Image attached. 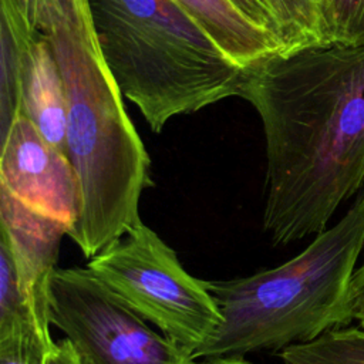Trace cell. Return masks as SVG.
Here are the masks:
<instances>
[{
    "instance_id": "6da1fadb",
    "label": "cell",
    "mask_w": 364,
    "mask_h": 364,
    "mask_svg": "<svg viewBox=\"0 0 364 364\" xmlns=\"http://www.w3.org/2000/svg\"><path fill=\"white\" fill-rule=\"evenodd\" d=\"M240 97L264 132L263 232L284 246L321 233L364 188V46L276 53L246 70Z\"/></svg>"
},
{
    "instance_id": "7a4b0ae2",
    "label": "cell",
    "mask_w": 364,
    "mask_h": 364,
    "mask_svg": "<svg viewBox=\"0 0 364 364\" xmlns=\"http://www.w3.org/2000/svg\"><path fill=\"white\" fill-rule=\"evenodd\" d=\"M38 34L60 68L78 212L67 236L91 259L138 222L151 159L100 50L87 0H40Z\"/></svg>"
},
{
    "instance_id": "3957f363",
    "label": "cell",
    "mask_w": 364,
    "mask_h": 364,
    "mask_svg": "<svg viewBox=\"0 0 364 364\" xmlns=\"http://www.w3.org/2000/svg\"><path fill=\"white\" fill-rule=\"evenodd\" d=\"M363 249L364 188L338 222L290 260L250 276L206 280L222 324L192 358L277 354L351 324L348 293Z\"/></svg>"
},
{
    "instance_id": "277c9868",
    "label": "cell",
    "mask_w": 364,
    "mask_h": 364,
    "mask_svg": "<svg viewBox=\"0 0 364 364\" xmlns=\"http://www.w3.org/2000/svg\"><path fill=\"white\" fill-rule=\"evenodd\" d=\"M102 57L154 132L181 114L240 95L236 64L176 0H87Z\"/></svg>"
},
{
    "instance_id": "5b68a950",
    "label": "cell",
    "mask_w": 364,
    "mask_h": 364,
    "mask_svg": "<svg viewBox=\"0 0 364 364\" xmlns=\"http://www.w3.org/2000/svg\"><path fill=\"white\" fill-rule=\"evenodd\" d=\"M87 267L191 355L222 324L206 280L189 274L176 252L142 220L88 259Z\"/></svg>"
},
{
    "instance_id": "8992f818",
    "label": "cell",
    "mask_w": 364,
    "mask_h": 364,
    "mask_svg": "<svg viewBox=\"0 0 364 364\" xmlns=\"http://www.w3.org/2000/svg\"><path fill=\"white\" fill-rule=\"evenodd\" d=\"M50 323L85 364H193L192 355L135 313L87 266L57 267Z\"/></svg>"
},
{
    "instance_id": "52a82bcc",
    "label": "cell",
    "mask_w": 364,
    "mask_h": 364,
    "mask_svg": "<svg viewBox=\"0 0 364 364\" xmlns=\"http://www.w3.org/2000/svg\"><path fill=\"white\" fill-rule=\"evenodd\" d=\"M0 188L67 230L77 218L78 183L70 159L21 114L1 138Z\"/></svg>"
},
{
    "instance_id": "ba28073f",
    "label": "cell",
    "mask_w": 364,
    "mask_h": 364,
    "mask_svg": "<svg viewBox=\"0 0 364 364\" xmlns=\"http://www.w3.org/2000/svg\"><path fill=\"white\" fill-rule=\"evenodd\" d=\"M64 236L65 225L28 209L0 188V240L10 250L34 327L48 348L55 344L50 331L48 287Z\"/></svg>"
},
{
    "instance_id": "9c48e42d",
    "label": "cell",
    "mask_w": 364,
    "mask_h": 364,
    "mask_svg": "<svg viewBox=\"0 0 364 364\" xmlns=\"http://www.w3.org/2000/svg\"><path fill=\"white\" fill-rule=\"evenodd\" d=\"M20 114L55 149L67 155L68 107L63 77L48 41L26 40L20 64Z\"/></svg>"
},
{
    "instance_id": "30bf717a",
    "label": "cell",
    "mask_w": 364,
    "mask_h": 364,
    "mask_svg": "<svg viewBox=\"0 0 364 364\" xmlns=\"http://www.w3.org/2000/svg\"><path fill=\"white\" fill-rule=\"evenodd\" d=\"M240 67L286 51L274 36L247 20L229 0H176Z\"/></svg>"
},
{
    "instance_id": "8fae6325",
    "label": "cell",
    "mask_w": 364,
    "mask_h": 364,
    "mask_svg": "<svg viewBox=\"0 0 364 364\" xmlns=\"http://www.w3.org/2000/svg\"><path fill=\"white\" fill-rule=\"evenodd\" d=\"M1 87H0V125L1 138L6 136L14 119L20 115V64L21 51L27 38L36 34L11 0H1Z\"/></svg>"
},
{
    "instance_id": "7c38bea8",
    "label": "cell",
    "mask_w": 364,
    "mask_h": 364,
    "mask_svg": "<svg viewBox=\"0 0 364 364\" xmlns=\"http://www.w3.org/2000/svg\"><path fill=\"white\" fill-rule=\"evenodd\" d=\"M282 364H364V327H337L277 353Z\"/></svg>"
},
{
    "instance_id": "4fadbf2b",
    "label": "cell",
    "mask_w": 364,
    "mask_h": 364,
    "mask_svg": "<svg viewBox=\"0 0 364 364\" xmlns=\"http://www.w3.org/2000/svg\"><path fill=\"white\" fill-rule=\"evenodd\" d=\"M277 18L286 51L324 46L321 0H269Z\"/></svg>"
},
{
    "instance_id": "5bb4252c",
    "label": "cell",
    "mask_w": 364,
    "mask_h": 364,
    "mask_svg": "<svg viewBox=\"0 0 364 364\" xmlns=\"http://www.w3.org/2000/svg\"><path fill=\"white\" fill-rule=\"evenodd\" d=\"M34 326L10 250L0 240V334Z\"/></svg>"
},
{
    "instance_id": "9a60e30c",
    "label": "cell",
    "mask_w": 364,
    "mask_h": 364,
    "mask_svg": "<svg viewBox=\"0 0 364 364\" xmlns=\"http://www.w3.org/2000/svg\"><path fill=\"white\" fill-rule=\"evenodd\" d=\"M327 44L364 46V0H321Z\"/></svg>"
},
{
    "instance_id": "2e32d148",
    "label": "cell",
    "mask_w": 364,
    "mask_h": 364,
    "mask_svg": "<svg viewBox=\"0 0 364 364\" xmlns=\"http://www.w3.org/2000/svg\"><path fill=\"white\" fill-rule=\"evenodd\" d=\"M50 350L34 326L0 334V364H46Z\"/></svg>"
},
{
    "instance_id": "e0dca14e",
    "label": "cell",
    "mask_w": 364,
    "mask_h": 364,
    "mask_svg": "<svg viewBox=\"0 0 364 364\" xmlns=\"http://www.w3.org/2000/svg\"><path fill=\"white\" fill-rule=\"evenodd\" d=\"M247 20L283 43L280 27L269 0H229ZM284 46V43H283ZM286 48V47H284Z\"/></svg>"
},
{
    "instance_id": "ac0fdd59",
    "label": "cell",
    "mask_w": 364,
    "mask_h": 364,
    "mask_svg": "<svg viewBox=\"0 0 364 364\" xmlns=\"http://www.w3.org/2000/svg\"><path fill=\"white\" fill-rule=\"evenodd\" d=\"M348 310L354 320H360L364 316V262L357 266L348 293Z\"/></svg>"
},
{
    "instance_id": "d6986e66",
    "label": "cell",
    "mask_w": 364,
    "mask_h": 364,
    "mask_svg": "<svg viewBox=\"0 0 364 364\" xmlns=\"http://www.w3.org/2000/svg\"><path fill=\"white\" fill-rule=\"evenodd\" d=\"M46 364H85L71 343L64 337L55 341L54 347L48 351Z\"/></svg>"
},
{
    "instance_id": "ffe728a7",
    "label": "cell",
    "mask_w": 364,
    "mask_h": 364,
    "mask_svg": "<svg viewBox=\"0 0 364 364\" xmlns=\"http://www.w3.org/2000/svg\"><path fill=\"white\" fill-rule=\"evenodd\" d=\"M16 9L18 10L20 16L26 21L27 27L31 33L38 36V9H40V0H11Z\"/></svg>"
},
{
    "instance_id": "44dd1931",
    "label": "cell",
    "mask_w": 364,
    "mask_h": 364,
    "mask_svg": "<svg viewBox=\"0 0 364 364\" xmlns=\"http://www.w3.org/2000/svg\"><path fill=\"white\" fill-rule=\"evenodd\" d=\"M193 364H255L245 357H218V358H203Z\"/></svg>"
},
{
    "instance_id": "7402d4cb",
    "label": "cell",
    "mask_w": 364,
    "mask_h": 364,
    "mask_svg": "<svg viewBox=\"0 0 364 364\" xmlns=\"http://www.w3.org/2000/svg\"><path fill=\"white\" fill-rule=\"evenodd\" d=\"M358 323H360V326H363V327H364V316L358 320Z\"/></svg>"
}]
</instances>
